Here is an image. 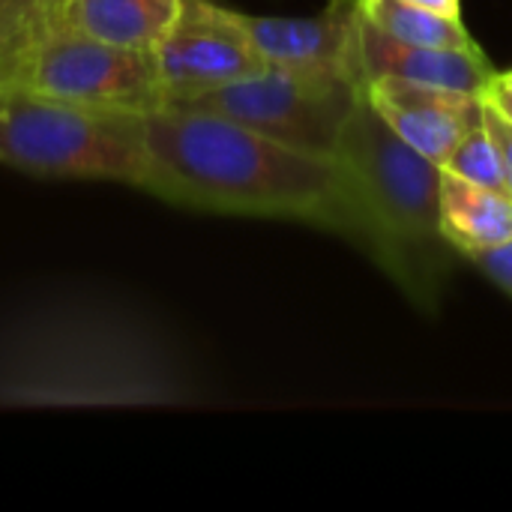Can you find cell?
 Here are the masks:
<instances>
[{"instance_id":"9","label":"cell","mask_w":512,"mask_h":512,"mask_svg":"<svg viewBox=\"0 0 512 512\" xmlns=\"http://www.w3.org/2000/svg\"><path fill=\"white\" fill-rule=\"evenodd\" d=\"M360 54H363L366 84L378 78H393V81L444 87L459 93H486L489 81L498 72L480 45L435 48V45L402 42L363 21V15H360Z\"/></svg>"},{"instance_id":"14","label":"cell","mask_w":512,"mask_h":512,"mask_svg":"<svg viewBox=\"0 0 512 512\" xmlns=\"http://www.w3.org/2000/svg\"><path fill=\"white\" fill-rule=\"evenodd\" d=\"M441 171L456 174L462 180L480 183V186H492V189H507L504 180V165H501V153L498 144L492 138V132L486 129V123H474L459 144L450 150V156L441 162Z\"/></svg>"},{"instance_id":"18","label":"cell","mask_w":512,"mask_h":512,"mask_svg":"<svg viewBox=\"0 0 512 512\" xmlns=\"http://www.w3.org/2000/svg\"><path fill=\"white\" fill-rule=\"evenodd\" d=\"M420 9H429L435 15H447V18H462V0H408Z\"/></svg>"},{"instance_id":"2","label":"cell","mask_w":512,"mask_h":512,"mask_svg":"<svg viewBox=\"0 0 512 512\" xmlns=\"http://www.w3.org/2000/svg\"><path fill=\"white\" fill-rule=\"evenodd\" d=\"M336 156L360 180L384 237L381 270L420 309H438L459 252L441 231V165L408 147L363 96Z\"/></svg>"},{"instance_id":"12","label":"cell","mask_w":512,"mask_h":512,"mask_svg":"<svg viewBox=\"0 0 512 512\" xmlns=\"http://www.w3.org/2000/svg\"><path fill=\"white\" fill-rule=\"evenodd\" d=\"M357 9L363 21L402 42L435 48H477L465 18L435 15L408 0H357Z\"/></svg>"},{"instance_id":"8","label":"cell","mask_w":512,"mask_h":512,"mask_svg":"<svg viewBox=\"0 0 512 512\" xmlns=\"http://www.w3.org/2000/svg\"><path fill=\"white\" fill-rule=\"evenodd\" d=\"M366 99L408 147L438 165L459 138L483 120V93L378 78L366 84Z\"/></svg>"},{"instance_id":"6","label":"cell","mask_w":512,"mask_h":512,"mask_svg":"<svg viewBox=\"0 0 512 512\" xmlns=\"http://www.w3.org/2000/svg\"><path fill=\"white\" fill-rule=\"evenodd\" d=\"M165 105H186L267 69L249 36L216 0H183V12L153 51Z\"/></svg>"},{"instance_id":"13","label":"cell","mask_w":512,"mask_h":512,"mask_svg":"<svg viewBox=\"0 0 512 512\" xmlns=\"http://www.w3.org/2000/svg\"><path fill=\"white\" fill-rule=\"evenodd\" d=\"M57 18V0H0V90L15 87L18 69Z\"/></svg>"},{"instance_id":"19","label":"cell","mask_w":512,"mask_h":512,"mask_svg":"<svg viewBox=\"0 0 512 512\" xmlns=\"http://www.w3.org/2000/svg\"><path fill=\"white\" fill-rule=\"evenodd\" d=\"M504 114H507V111H504ZM507 117H512V114H507Z\"/></svg>"},{"instance_id":"3","label":"cell","mask_w":512,"mask_h":512,"mask_svg":"<svg viewBox=\"0 0 512 512\" xmlns=\"http://www.w3.org/2000/svg\"><path fill=\"white\" fill-rule=\"evenodd\" d=\"M141 117L21 87L0 90V165L42 180H111L141 189Z\"/></svg>"},{"instance_id":"7","label":"cell","mask_w":512,"mask_h":512,"mask_svg":"<svg viewBox=\"0 0 512 512\" xmlns=\"http://www.w3.org/2000/svg\"><path fill=\"white\" fill-rule=\"evenodd\" d=\"M231 15L267 66L303 75L348 78L366 87L357 0H330V6L312 18L249 15L240 9H231Z\"/></svg>"},{"instance_id":"11","label":"cell","mask_w":512,"mask_h":512,"mask_svg":"<svg viewBox=\"0 0 512 512\" xmlns=\"http://www.w3.org/2000/svg\"><path fill=\"white\" fill-rule=\"evenodd\" d=\"M441 231L459 258L507 246L512 240V195L441 171Z\"/></svg>"},{"instance_id":"5","label":"cell","mask_w":512,"mask_h":512,"mask_svg":"<svg viewBox=\"0 0 512 512\" xmlns=\"http://www.w3.org/2000/svg\"><path fill=\"white\" fill-rule=\"evenodd\" d=\"M363 96L366 87L348 78L303 75L267 66L258 75L234 81L186 105L219 111L288 147L336 156L342 132Z\"/></svg>"},{"instance_id":"15","label":"cell","mask_w":512,"mask_h":512,"mask_svg":"<svg viewBox=\"0 0 512 512\" xmlns=\"http://www.w3.org/2000/svg\"><path fill=\"white\" fill-rule=\"evenodd\" d=\"M483 123L492 132L498 153H501V165H504V180H507V192L512 195V117H507L486 93H483Z\"/></svg>"},{"instance_id":"17","label":"cell","mask_w":512,"mask_h":512,"mask_svg":"<svg viewBox=\"0 0 512 512\" xmlns=\"http://www.w3.org/2000/svg\"><path fill=\"white\" fill-rule=\"evenodd\" d=\"M486 96H489L501 111L512 114V69H507V72H495V78H492L489 87H486Z\"/></svg>"},{"instance_id":"1","label":"cell","mask_w":512,"mask_h":512,"mask_svg":"<svg viewBox=\"0 0 512 512\" xmlns=\"http://www.w3.org/2000/svg\"><path fill=\"white\" fill-rule=\"evenodd\" d=\"M141 189L180 207L300 222L336 234L384 264V237L354 171L273 141L201 105H159L141 117Z\"/></svg>"},{"instance_id":"4","label":"cell","mask_w":512,"mask_h":512,"mask_svg":"<svg viewBox=\"0 0 512 512\" xmlns=\"http://www.w3.org/2000/svg\"><path fill=\"white\" fill-rule=\"evenodd\" d=\"M15 87L117 114H147L165 105L153 51L75 33L60 18L27 51Z\"/></svg>"},{"instance_id":"16","label":"cell","mask_w":512,"mask_h":512,"mask_svg":"<svg viewBox=\"0 0 512 512\" xmlns=\"http://www.w3.org/2000/svg\"><path fill=\"white\" fill-rule=\"evenodd\" d=\"M489 282H495L504 294L512 297V240L501 249H492V252H480V255H471L468 258Z\"/></svg>"},{"instance_id":"10","label":"cell","mask_w":512,"mask_h":512,"mask_svg":"<svg viewBox=\"0 0 512 512\" xmlns=\"http://www.w3.org/2000/svg\"><path fill=\"white\" fill-rule=\"evenodd\" d=\"M183 12V0H57V18L75 33L156 51Z\"/></svg>"}]
</instances>
